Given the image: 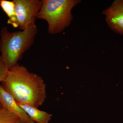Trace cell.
<instances>
[{
    "label": "cell",
    "instance_id": "cell-7",
    "mask_svg": "<svg viewBox=\"0 0 123 123\" xmlns=\"http://www.w3.org/2000/svg\"><path fill=\"white\" fill-rule=\"evenodd\" d=\"M18 103L35 123H49L51 119L52 116L51 114L39 110L38 108L24 104Z\"/></svg>",
    "mask_w": 123,
    "mask_h": 123
},
{
    "label": "cell",
    "instance_id": "cell-5",
    "mask_svg": "<svg viewBox=\"0 0 123 123\" xmlns=\"http://www.w3.org/2000/svg\"><path fill=\"white\" fill-rule=\"evenodd\" d=\"M108 26L115 33L123 35V0H115L103 12Z\"/></svg>",
    "mask_w": 123,
    "mask_h": 123
},
{
    "label": "cell",
    "instance_id": "cell-11",
    "mask_svg": "<svg viewBox=\"0 0 123 123\" xmlns=\"http://www.w3.org/2000/svg\"><path fill=\"white\" fill-rule=\"evenodd\" d=\"M14 123H28L25 121H23L19 119V120H18L17 122H15Z\"/></svg>",
    "mask_w": 123,
    "mask_h": 123
},
{
    "label": "cell",
    "instance_id": "cell-8",
    "mask_svg": "<svg viewBox=\"0 0 123 123\" xmlns=\"http://www.w3.org/2000/svg\"><path fill=\"white\" fill-rule=\"evenodd\" d=\"M0 6L9 18L8 23L15 28L18 27L16 12L15 4L13 1L0 0Z\"/></svg>",
    "mask_w": 123,
    "mask_h": 123
},
{
    "label": "cell",
    "instance_id": "cell-1",
    "mask_svg": "<svg viewBox=\"0 0 123 123\" xmlns=\"http://www.w3.org/2000/svg\"><path fill=\"white\" fill-rule=\"evenodd\" d=\"M1 85L18 103L38 108L47 98L46 85L42 77L18 64L9 69Z\"/></svg>",
    "mask_w": 123,
    "mask_h": 123
},
{
    "label": "cell",
    "instance_id": "cell-9",
    "mask_svg": "<svg viewBox=\"0 0 123 123\" xmlns=\"http://www.w3.org/2000/svg\"><path fill=\"white\" fill-rule=\"evenodd\" d=\"M20 118L3 107L0 109V123H14Z\"/></svg>",
    "mask_w": 123,
    "mask_h": 123
},
{
    "label": "cell",
    "instance_id": "cell-2",
    "mask_svg": "<svg viewBox=\"0 0 123 123\" xmlns=\"http://www.w3.org/2000/svg\"><path fill=\"white\" fill-rule=\"evenodd\" d=\"M38 29L36 24L25 30L10 32L4 26L0 32V55L1 60L10 69L18 64L23 55L32 46Z\"/></svg>",
    "mask_w": 123,
    "mask_h": 123
},
{
    "label": "cell",
    "instance_id": "cell-10",
    "mask_svg": "<svg viewBox=\"0 0 123 123\" xmlns=\"http://www.w3.org/2000/svg\"><path fill=\"white\" fill-rule=\"evenodd\" d=\"M9 69L2 62L0 56V82L1 83L5 79Z\"/></svg>",
    "mask_w": 123,
    "mask_h": 123
},
{
    "label": "cell",
    "instance_id": "cell-3",
    "mask_svg": "<svg viewBox=\"0 0 123 123\" xmlns=\"http://www.w3.org/2000/svg\"><path fill=\"white\" fill-rule=\"evenodd\" d=\"M42 7L37 18L45 20L50 34L61 32L69 26L73 18L72 9L80 2L79 0H42Z\"/></svg>",
    "mask_w": 123,
    "mask_h": 123
},
{
    "label": "cell",
    "instance_id": "cell-6",
    "mask_svg": "<svg viewBox=\"0 0 123 123\" xmlns=\"http://www.w3.org/2000/svg\"><path fill=\"white\" fill-rule=\"evenodd\" d=\"M0 103L2 107L16 115L20 120L28 123H35L23 110L13 97L7 92L0 84Z\"/></svg>",
    "mask_w": 123,
    "mask_h": 123
},
{
    "label": "cell",
    "instance_id": "cell-12",
    "mask_svg": "<svg viewBox=\"0 0 123 123\" xmlns=\"http://www.w3.org/2000/svg\"><path fill=\"white\" fill-rule=\"evenodd\" d=\"M2 107V105H1V104L0 103V109Z\"/></svg>",
    "mask_w": 123,
    "mask_h": 123
},
{
    "label": "cell",
    "instance_id": "cell-4",
    "mask_svg": "<svg viewBox=\"0 0 123 123\" xmlns=\"http://www.w3.org/2000/svg\"><path fill=\"white\" fill-rule=\"evenodd\" d=\"M18 27L24 30L35 24L36 19L42 7V0H13Z\"/></svg>",
    "mask_w": 123,
    "mask_h": 123
}]
</instances>
